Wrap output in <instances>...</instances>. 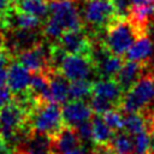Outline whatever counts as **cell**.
Returning <instances> with one entry per match:
<instances>
[{
  "mask_svg": "<svg viewBox=\"0 0 154 154\" xmlns=\"http://www.w3.org/2000/svg\"><path fill=\"white\" fill-rule=\"evenodd\" d=\"M75 0H53L49 2V14L42 25V35L57 41L67 30L84 26L82 14Z\"/></svg>",
  "mask_w": 154,
  "mask_h": 154,
  "instance_id": "1",
  "label": "cell"
},
{
  "mask_svg": "<svg viewBox=\"0 0 154 154\" xmlns=\"http://www.w3.org/2000/svg\"><path fill=\"white\" fill-rule=\"evenodd\" d=\"M146 32L148 31L140 28L129 17H118L105 28V37L101 41L111 53L123 57L131 45Z\"/></svg>",
  "mask_w": 154,
  "mask_h": 154,
  "instance_id": "2",
  "label": "cell"
},
{
  "mask_svg": "<svg viewBox=\"0 0 154 154\" xmlns=\"http://www.w3.org/2000/svg\"><path fill=\"white\" fill-rule=\"evenodd\" d=\"M64 124L63 111L59 107V103L40 101L36 102L28 113L26 131L42 132L53 137L59 132Z\"/></svg>",
  "mask_w": 154,
  "mask_h": 154,
  "instance_id": "3",
  "label": "cell"
},
{
  "mask_svg": "<svg viewBox=\"0 0 154 154\" xmlns=\"http://www.w3.org/2000/svg\"><path fill=\"white\" fill-rule=\"evenodd\" d=\"M154 101V75H143L124 93L119 108L124 113L141 112Z\"/></svg>",
  "mask_w": 154,
  "mask_h": 154,
  "instance_id": "4",
  "label": "cell"
},
{
  "mask_svg": "<svg viewBox=\"0 0 154 154\" xmlns=\"http://www.w3.org/2000/svg\"><path fill=\"white\" fill-rule=\"evenodd\" d=\"M28 112L16 100L0 108V134L11 144L26 129Z\"/></svg>",
  "mask_w": 154,
  "mask_h": 154,
  "instance_id": "5",
  "label": "cell"
},
{
  "mask_svg": "<svg viewBox=\"0 0 154 154\" xmlns=\"http://www.w3.org/2000/svg\"><path fill=\"white\" fill-rule=\"evenodd\" d=\"M82 18L84 25L87 24L96 34L118 18V16L112 0H83Z\"/></svg>",
  "mask_w": 154,
  "mask_h": 154,
  "instance_id": "6",
  "label": "cell"
},
{
  "mask_svg": "<svg viewBox=\"0 0 154 154\" xmlns=\"http://www.w3.org/2000/svg\"><path fill=\"white\" fill-rule=\"evenodd\" d=\"M95 70L91 55L85 54H66L58 69L70 82L76 79H88Z\"/></svg>",
  "mask_w": 154,
  "mask_h": 154,
  "instance_id": "7",
  "label": "cell"
},
{
  "mask_svg": "<svg viewBox=\"0 0 154 154\" xmlns=\"http://www.w3.org/2000/svg\"><path fill=\"white\" fill-rule=\"evenodd\" d=\"M66 54H85L91 55L93 38L89 36L85 26L75 30H67L55 41Z\"/></svg>",
  "mask_w": 154,
  "mask_h": 154,
  "instance_id": "8",
  "label": "cell"
},
{
  "mask_svg": "<svg viewBox=\"0 0 154 154\" xmlns=\"http://www.w3.org/2000/svg\"><path fill=\"white\" fill-rule=\"evenodd\" d=\"M17 60L30 72H47L49 70H54L51 66L49 46L45 47L41 42L31 48L17 53Z\"/></svg>",
  "mask_w": 154,
  "mask_h": 154,
  "instance_id": "9",
  "label": "cell"
},
{
  "mask_svg": "<svg viewBox=\"0 0 154 154\" xmlns=\"http://www.w3.org/2000/svg\"><path fill=\"white\" fill-rule=\"evenodd\" d=\"M19 154H54L53 137L47 134L30 131L19 146Z\"/></svg>",
  "mask_w": 154,
  "mask_h": 154,
  "instance_id": "10",
  "label": "cell"
},
{
  "mask_svg": "<svg viewBox=\"0 0 154 154\" xmlns=\"http://www.w3.org/2000/svg\"><path fill=\"white\" fill-rule=\"evenodd\" d=\"M31 81L30 71L18 60L12 61L7 71V85L14 96L22 95L29 91Z\"/></svg>",
  "mask_w": 154,
  "mask_h": 154,
  "instance_id": "11",
  "label": "cell"
},
{
  "mask_svg": "<svg viewBox=\"0 0 154 154\" xmlns=\"http://www.w3.org/2000/svg\"><path fill=\"white\" fill-rule=\"evenodd\" d=\"M61 111L64 123L71 126H77L85 120H90L93 117V109L84 100H71L65 102Z\"/></svg>",
  "mask_w": 154,
  "mask_h": 154,
  "instance_id": "12",
  "label": "cell"
},
{
  "mask_svg": "<svg viewBox=\"0 0 154 154\" xmlns=\"http://www.w3.org/2000/svg\"><path fill=\"white\" fill-rule=\"evenodd\" d=\"M49 78L51 100L55 103H65L70 99V81L58 70H49L46 72Z\"/></svg>",
  "mask_w": 154,
  "mask_h": 154,
  "instance_id": "13",
  "label": "cell"
},
{
  "mask_svg": "<svg viewBox=\"0 0 154 154\" xmlns=\"http://www.w3.org/2000/svg\"><path fill=\"white\" fill-rule=\"evenodd\" d=\"M93 95H97L112 101L117 107L123 99L124 90L116 78H101L93 83Z\"/></svg>",
  "mask_w": 154,
  "mask_h": 154,
  "instance_id": "14",
  "label": "cell"
},
{
  "mask_svg": "<svg viewBox=\"0 0 154 154\" xmlns=\"http://www.w3.org/2000/svg\"><path fill=\"white\" fill-rule=\"evenodd\" d=\"M144 66L146 64L140 61H134V60H128L124 63L120 71L116 76V79L122 87V89L124 90V93L129 90L141 78V76H143Z\"/></svg>",
  "mask_w": 154,
  "mask_h": 154,
  "instance_id": "15",
  "label": "cell"
},
{
  "mask_svg": "<svg viewBox=\"0 0 154 154\" xmlns=\"http://www.w3.org/2000/svg\"><path fill=\"white\" fill-rule=\"evenodd\" d=\"M79 143H81V140L78 137L76 128L65 124L59 130V132L53 136L54 154H60V153L71 150L73 148H77L79 147Z\"/></svg>",
  "mask_w": 154,
  "mask_h": 154,
  "instance_id": "16",
  "label": "cell"
},
{
  "mask_svg": "<svg viewBox=\"0 0 154 154\" xmlns=\"http://www.w3.org/2000/svg\"><path fill=\"white\" fill-rule=\"evenodd\" d=\"M154 53V45L152 38L148 36V34L141 35L129 48L126 52V59L140 61L143 64H147V61L152 58Z\"/></svg>",
  "mask_w": 154,
  "mask_h": 154,
  "instance_id": "17",
  "label": "cell"
},
{
  "mask_svg": "<svg viewBox=\"0 0 154 154\" xmlns=\"http://www.w3.org/2000/svg\"><path fill=\"white\" fill-rule=\"evenodd\" d=\"M29 91L37 101L52 102L48 75L46 72H34V75L31 76Z\"/></svg>",
  "mask_w": 154,
  "mask_h": 154,
  "instance_id": "18",
  "label": "cell"
},
{
  "mask_svg": "<svg viewBox=\"0 0 154 154\" xmlns=\"http://www.w3.org/2000/svg\"><path fill=\"white\" fill-rule=\"evenodd\" d=\"M93 124V142L95 144H105L109 143L112 137L114 136V131L106 124L101 114H96L91 117Z\"/></svg>",
  "mask_w": 154,
  "mask_h": 154,
  "instance_id": "19",
  "label": "cell"
},
{
  "mask_svg": "<svg viewBox=\"0 0 154 154\" xmlns=\"http://www.w3.org/2000/svg\"><path fill=\"white\" fill-rule=\"evenodd\" d=\"M16 10L30 13L38 17L40 19H46L49 14V1L48 0H23L14 6Z\"/></svg>",
  "mask_w": 154,
  "mask_h": 154,
  "instance_id": "20",
  "label": "cell"
},
{
  "mask_svg": "<svg viewBox=\"0 0 154 154\" xmlns=\"http://www.w3.org/2000/svg\"><path fill=\"white\" fill-rule=\"evenodd\" d=\"M109 144L112 146L114 154H132L135 153V141L131 138L130 134L119 132L114 134Z\"/></svg>",
  "mask_w": 154,
  "mask_h": 154,
  "instance_id": "21",
  "label": "cell"
},
{
  "mask_svg": "<svg viewBox=\"0 0 154 154\" xmlns=\"http://www.w3.org/2000/svg\"><path fill=\"white\" fill-rule=\"evenodd\" d=\"M93 95V83L88 79H76L70 83V99L85 100Z\"/></svg>",
  "mask_w": 154,
  "mask_h": 154,
  "instance_id": "22",
  "label": "cell"
},
{
  "mask_svg": "<svg viewBox=\"0 0 154 154\" xmlns=\"http://www.w3.org/2000/svg\"><path fill=\"white\" fill-rule=\"evenodd\" d=\"M103 120L106 122V124L114 131H120L124 129V118L120 114V112H118L116 108H112L109 111H106L103 114H101Z\"/></svg>",
  "mask_w": 154,
  "mask_h": 154,
  "instance_id": "23",
  "label": "cell"
},
{
  "mask_svg": "<svg viewBox=\"0 0 154 154\" xmlns=\"http://www.w3.org/2000/svg\"><path fill=\"white\" fill-rule=\"evenodd\" d=\"M12 63V53L8 48L0 49V87L7 84V71Z\"/></svg>",
  "mask_w": 154,
  "mask_h": 154,
  "instance_id": "24",
  "label": "cell"
},
{
  "mask_svg": "<svg viewBox=\"0 0 154 154\" xmlns=\"http://www.w3.org/2000/svg\"><path fill=\"white\" fill-rule=\"evenodd\" d=\"M90 107H91L93 112L96 114H103L106 111H109L112 108H117V106L112 101H109L105 97L97 96V95L90 96Z\"/></svg>",
  "mask_w": 154,
  "mask_h": 154,
  "instance_id": "25",
  "label": "cell"
},
{
  "mask_svg": "<svg viewBox=\"0 0 154 154\" xmlns=\"http://www.w3.org/2000/svg\"><path fill=\"white\" fill-rule=\"evenodd\" d=\"M135 154H148L150 147V132L148 130L135 135Z\"/></svg>",
  "mask_w": 154,
  "mask_h": 154,
  "instance_id": "26",
  "label": "cell"
},
{
  "mask_svg": "<svg viewBox=\"0 0 154 154\" xmlns=\"http://www.w3.org/2000/svg\"><path fill=\"white\" fill-rule=\"evenodd\" d=\"M75 128H76L78 137L82 142L93 141V124H91V120H85V122L78 124Z\"/></svg>",
  "mask_w": 154,
  "mask_h": 154,
  "instance_id": "27",
  "label": "cell"
},
{
  "mask_svg": "<svg viewBox=\"0 0 154 154\" xmlns=\"http://www.w3.org/2000/svg\"><path fill=\"white\" fill-rule=\"evenodd\" d=\"M134 0H112L117 16L119 18H126L130 16Z\"/></svg>",
  "mask_w": 154,
  "mask_h": 154,
  "instance_id": "28",
  "label": "cell"
},
{
  "mask_svg": "<svg viewBox=\"0 0 154 154\" xmlns=\"http://www.w3.org/2000/svg\"><path fill=\"white\" fill-rule=\"evenodd\" d=\"M14 8L13 0H0V28L2 26L5 19Z\"/></svg>",
  "mask_w": 154,
  "mask_h": 154,
  "instance_id": "29",
  "label": "cell"
},
{
  "mask_svg": "<svg viewBox=\"0 0 154 154\" xmlns=\"http://www.w3.org/2000/svg\"><path fill=\"white\" fill-rule=\"evenodd\" d=\"M12 94L13 93L11 91V89L8 88L7 84L4 87H0V108L12 100V96H13Z\"/></svg>",
  "mask_w": 154,
  "mask_h": 154,
  "instance_id": "30",
  "label": "cell"
},
{
  "mask_svg": "<svg viewBox=\"0 0 154 154\" xmlns=\"http://www.w3.org/2000/svg\"><path fill=\"white\" fill-rule=\"evenodd\" d=\"M0 154H13L11 144L1 136V134H0Z\"/></svg>",
  "mask_w": 154,
  "mask_h": 154,
  "instance_id": "31",
  "label": "cell"
},
{
  "mask_svg": "<svg viewBox=\"0 0 154 154\" xmlns=\"http://www.w3.org/2000/svg\"><path fill=\"white\" fill-rule=\"evenodd\" d=\"M148 154H154V124L150 130V147H149V153Z\"/></svg>",
  "mask_w": 154,
  "mask_h": 154,
  "instance_id": "32",
  "label": "cell"
},
{
  "mask_svg": "<svg viewBox=\"0 0 154 154\" xmlns=\"http://www.w3.org/2000/svg\"><path fill=\"white\" fill-rule=\"evenodd\" d=\"M60 154H84V150L82 148H73L71 150H67V152H64V153H60Z\"/></svg>",
  "mask_w": 154,
  "mask_h": 154,
  "instance_id": "33",
  "label": "cell"
},
{
  "mask_svg": "<svg viewBox=\"0 0 154 154\" xmlns=\"http://www.w3.org/2000/svg\"><path fill=\"white\" fill-rule=\"evenodd\" d=\"M6 48V35H4L0 31V49Z\"/></svg>",
  "mask_w": 154,
  "mask_h": 154,
  "instance_id": "34",
  "label": "cell"
},
{
  "mask_svg": "<svg viewBox=\"0 0 154 154\" xmlns=\"http://www.w3.org/2000/svg\"><path fill=\"white\" fill-rule=\"evenodd\" d=\"M22 1H23V0H13V2H14V6H16V5H18V4H19V2H22Z\"/></svg>",
  "mask_w": 154,
  "mask_h": 154,
  "instance_id": "35",
  "label": "cell"
},
{
  "mask_svg": "<svg viewBox=\"0 0 154 154\" xmlns=\"http://www.w3.org/2000/svg\"><path fill=\"white\" fill-rule=\"evenodd\" d=\"M75 1H77V2H78V1H83V0H75Z\"/></svg>",
  "mask_w": 154,
  "mask_h": 154,
  "instance_id": "36",
  "label": "cell"
},
{
  "mask_svg": "<svg viewBox=\"0 0 154 154\" xmlns=\"http://www.w3.org/2000/svg\"><path fill=\"white\" fill-rule=\"evenodd\" d=\"M48 1H49V2H51V1H53V0H48Z\"/></svg>",
  "mask_w": 154,
  "mask_h": 154,
  "instance_id": "37",
  "label": "cell"
}]
</instances>
